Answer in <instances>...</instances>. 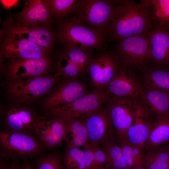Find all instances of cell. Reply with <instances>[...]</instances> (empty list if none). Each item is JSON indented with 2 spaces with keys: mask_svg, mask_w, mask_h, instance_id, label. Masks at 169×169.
Returning <instances> with one entry per match:
<instances>
[{
  "mask_svg": "<svg viewBox=\"0 0 169 169\" xmlns=\"http://www.w3.org/2000/svg\"><path fill=\"white\" fill-rule=\"evenodd\" d=\"M108 86L109 94L116 96L144 99L143 86L140 84L131 69L121 67Z\"/></svg>",
  "mask_w": 169,
  "mask_h": 169,
  "instance_id": "obj_18",
  "label": "cell"
},
{
  "mask_svg": "<svg viewBox=\"0 0 169 169\" xmlns=\"http://www.w3.org/2000/svg\"><path fill=\"white\" fill-rule=\"evenodd\" d=\"M51 14L55 22L68 16L79 0H47Z\"/></svg>",
  "mask_w": 169,
  "mask_h": 169,
  "instance_id": "obj_26",
  "label": "cell"
},
{
  "mask_svg": "<svg viewBox=\"0 0 169 169\" xmlns=\"http://www.w3.org/2000/svg\"><path fill=\"white\" fill-rule=\"evenodd\" d=\"M149 112L144 100L140 97L137 98L135 118L127 130L126 139L142 149L146 145L150 133L151 121Z\"/></svg>",
  "mask_w": 169,
  "mask_h": 169,
  "instance_id": "obj_19",
  "label": "cell"
},
{
  "mask_svg": "<svg viewBox=\"0 0 169 169\" xmlns=\"http://www.w3.org/2000/svg\"><path fill=\"white\" fill-rule=\"evenodd\" d=\"M20 169H37L36 167H34L28 162H25L21 165Z\"/></svg>",
  "mask_w": 169,
  "mask_h": 169,
  "instance_id": "obj_36",
  "label": "cell"
},
{
  "mask_svg": "<svg viewBox=\"0 0 169 169\" xmlns=\"http://www.w3.org/2000/svg\"><path fill=\"white\" fill-rule=\"evenodd\" d=\"M146 35L128 38L118 42L116 54L121 67L132 69L150 61Z\"/></svg>",
  "mask_w": 169,
  "mask_h": 169,
  "instance_id": "obj_12",
  "label": "cell"
},
{
  "mask_svg": "<svg viewBox=\"0 0 169 169\" xmlns=\"http://www.w3.org/2000/svg\"><path fill=\"white\" fill-rule=\"evenodd\" d=\"M21 165L18 161H8L5 163L3 160L0 158V169H20Z\"/></svg>",
  "mask_w": 169,
  "mask_h": 169,
  "instance_id": "obj_35",
  "label": "cell"
},
{
  "mask_svg": "<svg viewBox=\"0 0 169 169\" xmlns=\"http://www.w3.org/2000/svg\"><path fill=\"white\" fill-rule=\"evenodd\" d=\"M62 156L66 169H86L83 151L79 147L66 146Z\"/></svg>",
  "mask_w": 169,
  "mask_h": 169,
  "instance_id": "obj_28",
  "label": "cell"
},
{
  "mask_svg": "<svg viewBox=\"0 0 169 169\" xmlns=\"http://www.w3.org/2000/svg\"><path fill=\"white\" fill-rule=\"evenodd\" d=\"M84 120L88 133V145L95 146L110 141L114 126L109 112L100 109Z\"/></svg>",
  "mask_w": 169,
  "mask_h": 169,
  "instance_id": "obj_20",
  "label": "cell"
},
{
  "mask_svg": "<svg viewBox=\"0 0 169 169\" xmlns=\"http://www.w3.org/2000/svg\"><path fill=\"white\" fill-rule=\"evenodd\" d=\"M163 27L166 29H169V22Z\"/></svg>",
  "mask_w": 169,
  "mask_h": 169,
  "instance_id": "obj_37",
  "label": "cell"
},
{
  "mask_svg": "<svg viewBox=\"0 0 169 169\" xmlns=\"http://www.w3.org/2000/svg\"><path fill=\"white\" fill-rule=\"evenodd\" d=\"M63 78L56 72L29 80L6 82V96L10 102L32 105L43 99Z\"/></svg>",
  "mask_w": 169,
  "mask_h": 169,
  "instance_id": "obj_4",
  "label": "cell"
},
{
  "mask_svg": "<svg viewBox=\"0 0 169 169\" xmlns=\"http://www.w3.org/2000/svg\"><path fill=\"white\" fill-rule=\"evenodd\" d=\"M168 29V32H169V29Z\"/></svg>",
  "mask_w": 169,
  "mask_h": 169,
  "instance_id": "obj_40",
  "label": "cell"
},
{
  "mask_svg": "<svg viewBox=\"0 0 169 169\" xmlns=\"http://www.w3.org/2000/svg\"><path fill=\"white\" fill-rule=\"evenodd\" d=\"M133 169H148L145 167H139L135 168Z\"/></svg>",
  "mask_w": 169,
  "mask_h": 169,
  "instance_id": "obj_38",
  "label": "cell"
},
{
  "mask_svg": "<svg viewBox=\"0 0 169 169\" xmlns=\"http://www.w3.org/2000/svg\"><path fill=\"white\" fill-rule=\"evenodd\" d=\"M121 67L117 56L111 52H103L93 59L87 72L95 90H105Z\"/></svg>",
  "mask_w": 169,
  "mask_h": 169,
  "instance_id": "obj_14",
  "label": "cell"
},
{
  "mask_svg": "<svg viewBox=\"0 0 169 169\" xmlns=\"http://www.w3.org/2000/svg\"><path fill=\"white\" fill-rule=\"evenodd\" d=\"M145 84L169 94V71L159 67L149 69L144 74Z\"/></svg>",
  "mask_w": 169,
  "mask_h": 169,
  "instance_id": "obj_25",
  "label": "cell"
},
{
  "mask_svg": "<svg viewBox=\"0 0 169 169\" xmlns=\"http://www.w3.org/2000/svg\"><path fill=\"white\" fill-rule=\"evenodd\" d=\"M33 130L46 150L59 147L64 141L66 126L63 118H43L35 124Z\"/></svg>",
  "mask_w": 169,
  "mask_h": 169,
  "instance_id": "obj_17",
  "label": "cell"
},
{
  "mask_svg": "<svg viewBox=\"0 0 169 169\" xmlns=\"http://www.w3.org/2000/svg\"><path fill=\"white\" fill-rule=\"evenodd\" d=\"M83 147L84 161L86 169H95L92 146L87 144Z\"/></svg>",
  "mask_w": 169,
  "mask_h": 169,
  "instance_id": "obj_34",
  "label": "cell"
},
{
  "mask_svg": "<svg viewBox=\"0 0 169 169\" xmlns=\"http://www.w3.org/2000/svg\"><path fill=\"white\" fill-rule=\"evenodd\" d=\"M150 60L157 66L169 65V32L162 26L154 24L146 35Z\"/></svg>",
  "mask_w": 169,
  "mask_h": 169,
  "instance_id": "obj_21",
  "label": "cell"
},
{
  "mask_svg": "<svg viewBox=\"0 0 169 169\" xmlns=\"http://www.w3.org/2000/svg\"><path fill=\"white\" fill-rule=\"evenodd\" d=\"M153 19L164 26L169 22V0H147Z\"/></svg>",
  "mask_w": 169,
  "mask_h": 169,
  "instance_id": "obj_29",
  "label": "cell"
},
{
  "mask_svg": "<svg viewBox=\"0 0 169 169\" xmlns=\"http://www.w3.org/2000/svg\"><path fill=\"white\" fill-rule=\"evenodd\" d=\"M167 169H169V167H168Z\"/></svg>",
  "mask_w": 169,
  "mask_h": 169,
  "instance_id": "obj_41",
  "label": "cell"
},
{
  "mask_svg": "<svg viewBox=\"0 0 169 169\" xmlns=\"http://www.w3.org/2000/svg\"><path fill=\"white\" fill-rule=\"evenodd\" d=\"M85 87L75 78H63L43 99L41 108L43 115L66 105L86 94Z\"/></svg>",
  "mask_w": 169,
  "mask_h": 169,
  "instance_id": "obj_10",
  "label": "cell"
},
{
  "mask_svg": "<svg viewBox=\"0 0 169 169\" xmlns=\"http://www.w3.org/2000/svg\"><path fill=\"white\" fill-rule=\"evenodd\" d=\"M145 167L148 169H167L169 167V151L164 148L145 155Z\"/></svg>",
  "mask_w": 169,
  "mask_h": 169,
  "instance_id": "obj_27",
  "label": "cell"
},
{
  "mask_svg": "<svg viewBox=\"0 0 169 169\" xmlns=\"http://www.w3.org/2000/svg\"><path fill=\"white\" fill-rule=\"evenodd\" d=\"M35 160L37 169H66L62 156L56 152L45 153Z\"/></svg>",
  "mask_w": 169,
  "mask_h": 169,
  "instance_id": "obj_30",
  "label": "cell"
},
{
  "mask_svg": "<svg viewBox=\"0 0 169 169\" xmlns=\"http://www.w3.org/2000/svg\"><path fill=\"white\" fill-rule=\"evenodd\" d=\"M57 41L64 47L99 51L104 49L107 38L68 16L56 22Z\"/></svg>",
  "mask_w": 169,
  "mask_h": 169,
  "instance_id": "obj_2",
  "label": "cell"
},
{
  "mask_svg": "<svg viewBox=\"0 0 169 169\" xmlns=\"http://www.w3.org/2000/svg\"><path fill=\"white\" fill-rule=\"evenodd\" d=\"M11 14L15 21L28 27H53L55 23L47 0H25L21 11Z\"/></svg>",
  "mask_w": 169,
  "mask_h": 169,
  "instance_id": "obj_16",
  "label": "cell"
},
{
  "mask_svg": "<svg viewBox=\"0 0 169 169\" xmlns=\"http://www.w3.org/2000/svg\"><path fill=\"white\" fill-rule=\"evenodd\" d=\"M136 98L123 97L109 98V114L119 141L125 139L135 115Z\"/></svg>",
  "mask_w": 169,
  "mask_h": 169,
  "instance_id": "obj_15",
  "label": "cell"
},
{
  "mask_svg": "<svg viewBox=\"0 0 169 169\" xmlns=\"http://www.w3.org/2000/svg\"><path fill=\"white\" fill-rule=\"evenodd\" d=\"M120 141V146L125 163L130 169H133L134 164L131 144L126 138Z\"/></svg>",
  "mask_w": 169,
  "mask_h": 169,
  "instance_id": "obj_33",
  "label": "cell"
},
{
  "mask_svg": "<svg viewBox=\"0 0 169 169\" xmlns=\"http://www.w3.org/2000/svg\"><path fill=\"white\" fill-rule=\"evenodd\" d=\"M101 145L109 157L111 169H130L124 159L120 146L110 141L106 142Z\"/></svg>",
  "mask_w": 169,
  "mask_h": 169,
  "instance_id": "obj_31",
  "label": "cell"
},
{
  "mask_svg": "<svg viewBox=\"0 0 169 169\" xmlns=\"http://www.w3.org/2000/svg\"><path fill=\"white\" fill-rule=\"evenodd\" d=\"M169 141V116H157L151 121L147 147L156 149Z\"/></svg>",
  "mask_w": 169,
  "mask_h": 169,
  "instance_id": "obj_24",
  "label": "cell"
},
{
  "mask_svg": "<svg viewBox=\"0 0 169 169\" xmlns=\"http://www.w3.org/2000/svg\"><path fill=\"white\" fill-rule=\"evenodd\" d=\"M109 94L107 90H95L44 115V118L59 117L65 120L78 119L85 120L100 109L108 99Z\"/></svg>",
  "mask_w": 169,
  "mask_h": 169,
  "instance_id": "obj_8",
  "label": "cell"
},
{
  "mask_svg": "<svg viewBox=\"0 0 169 169\" xmlns=\"http://www.w3.org/2000/svg\"><path fill=\"white\" fill-rule=\"evenodd\" d=\"M114 5L113 1L79 0L69 15L107 38Z\"/></svg>",
  "mask_w": 169,
  "mask_h": 169,
  "instance_id": "obj_5",
  "label": "cell"
},
{
  "mask_svg": "<svg viewBox=\"0 0 169 169\" xmlns=\"http://www.w3.org/2000/svg\"><path fill=\"white\" fill-rule=\"evenodd\" d=\"M88 50L73 47H64L57 53L55 64L57 72L63 78L73 79L87 72L93 58Z\"/></svg>",
  "mask_w": 169,
  "mask_h": 169,
  "instance_id": "obj_11",
  "label": "cell"
},
{
  "mask_svg": "<svg viewBox=\"0 0 169 169\" xmlns=\"http://www.w3.org/2000/svg\"><path fill=\"white\" fill-rule=\"evenodd\" d=\"M1 24L0 33L30 41L53 51L57 42L56 30L53 27H31L23 25L15 21L11 14L6 16Z\"/></svg>",
  "mask_w": 169,
  "mask_h": 169,
  "instance_id": "obj_9",
  "label": "cell"
},
{
  "mask_svg": "<svg viewBox=\"0 0 169 169\" xmlns=\"http://www.w3.org/2000/svg\"><path fill=\"white\" fill-rule=\"evenodd\" d=\"M107 29L108 36L118 42L125 38L147 34L154 26L147 0L116 1Z\"/></svg>",
  "mask_w": 169,
  "mask_h": 169,
  "instance_id": "obj_1",
  "label": "cell"
},
{
  "mask_svg": "<svg viewBox=\"0 0 169 169\" xmlns=\"http://www.w3.org/2000/svg\"><path fill=\"white\" fill-rule=\"evenodd\" d=\"M0 60L39 59L51 55L52 51L30 41L0 33Z\"/></svg>",
  "mask_w": 169,
  "mask_h": 169,
  "instance_id": "obj_13",
  "label": "cell"
},
{
  "mask_svg": "<svg viewBox=\"0 0 169 169\" xmlns=\"http://www.w3.org/2000/svg\"><path fill=\"white\" fill-rule=\"evenodd\" d=\"M54 64L51 55L39 59L0 60V69L5 81L29 80L50 74Z\"/></svg>",
  "mask_w": 169,
  "mask_h": 169,
  "instance_id": "obj_7",
  "label": "cell"
},
{
  "mask_svg": "<svg viewBox=\"0 0 169 169\" xmlns=\"http://www.w3.org/2000/svg\"><path fill=\"white\" fill-rule=\"evenodd\" d=\"M32 105L9 102L0 107L2 130L36 135L33 130L35 124L43 119Z\"/></svg>",
  "mask_w": 169,
  "mask_h": 169,
  "instance_id": "obj_6",
  "label": "cell"
},
{
  "mask_svg": "<svg viewBox=\"0 0 169 169\" xmlns=\"http://www.w3.org/2000/svg\"><path fill=\"white\" fill-rule=\"evenodd\" d=\"M38 137L22 132L1 130L0 157L8 161L36 159L46 153Z\"/></svg>",
  "mask_w": 169,
  "mask_h": 169,
  "instance_id": "obj_3",
  "label": "cell"
},
{
  "mask_svg": "<svg viewBox=\"0 0 169 169\" xmlns=\"http://www.w3.org/2000/svg\"><path fill=\"white\" fill-rule=\"evenodd\" d=\"M92 146L94 152L95 169H111L110 159L104 149L100 145Z\"/></svg>",
  "mask_w": 169,
  "mask_h": 169,
  "instance_id": "obj_32",
  "label": "cell"
},
{
  "mask_svg": "<svg viewBox=\"0 0 169 169\" xmlns=\"http://www.w3.org/2000/svg\"><path fill=\"white\" fill-rule=\"evenodd\" d=\"M143 87V100L149 109L157 116H169V94L146 84Z\"/></svg>",
  "mask_w": 169,
  "mask_h": 169,
  "instance_id": "obj_22",
  "label": "cell"
},
{
  "mask_svg": "<svg viewBox=\"0 0 169 169\" xmlns=\"http://www.w3.org/2000/svg\"><path fill=\"white\" fill-rule=\"evenodd\" d=\"M65 120L66 146L79 147L87 145L88 133L85 121L78 119Z\"/></svg>",
  "mask_w": 169,
  "mask_h": 169,
  "instance_id": "obj_23",
  "label": "cell"
},
{
  "mask_svg": "<svg viewBox=\"0 0 169 169\" xmlns=\"http://www.w3.org/2000/svg\"><path fill=\"white\" fill-rule=\"evenodd\" d=\"M168 149V150L169 151V146H168V147H167Z\"/></svg>",
  "mask_w": 169,
  "mask_h": 169,
  "instance_id": "obj_39",
  "label": "cell"
}]
</instances>
